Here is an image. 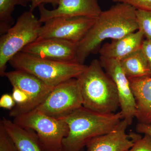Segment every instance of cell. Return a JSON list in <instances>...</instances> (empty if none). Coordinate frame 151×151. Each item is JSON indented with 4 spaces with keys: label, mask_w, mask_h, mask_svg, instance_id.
<instances>
[{
    "label": "cell",
    "mask_w": 151,
    "mask_h": 151,
    "mask_svg": "<svg viewBox=\"0 0 151 151\" xmlns=\"http://www.w3.org/2000/svg\"><path fill=\"white\" fill-rule=\"evenodd\" d=\"M13 122L35 132L44 151H62L63 141L68 132V126L63 119L34 109L14 117Z\"/></svg>",
    "instance_id": "6"
},
{
    "label": "cell",
    "mask_w": 151,
    "mask_h": 151,
    "mask_svg": "<svg viewBox=\"0 0 151 151\" xmlns=\"http://www.w3.org/2000/svg\"><path fill=\"white\" fill-rule=\"evenodd\" d=\"M136 104L138 123L151 124V76L129 78Z\"/></svg>",
    "instance_id": "15"
},
{
    "label": "cell",
    "mask_w": 151,
    "mask_h": 151,
    "mask_svg": "<svg viewBox=\"0 0 151 151\" xmlns=\"http://www.w3.org/2000/svg\"><path fill=\"white\" fill-rule=\"evenodd\" d=\"M9 63L15 69L31 73L52 87L78 78L87 67L76 61L61 62L42 59L23 52L16 55Z\"/></svg>",
    "instance_id": "4"
},
{
    "label": "cell",
    "mask_w": 151,
    "mask_h": 151,
    "mask_svg": "<svg viewBox=\"0 0 151 151\" xmlns=\"http://www.w3.org/2000/svg\"><path fill=\"white\" fill-rule=\"evenodd\" d=\"M113 1L127 4L136 10L151 11V0H113Z\"/></svg>",
    "instance_id": "22"
},
{
    "label": "cell",
    "mask_w": 151,
    "mask_h": 151,
    "mask_svg": "<svg viewBox=\"0 0 151 151\" xmlns=\"http://www.w3.org/2000/svg\"><path fill=\"white\" fill-rule=\"evenodd\" d=\"M127 151H151V137L148 135L136 141L134 145Z\"/></svg>",
    "instance_id": "23"
},
{
    "label": "cell",
    "mask_w": 151,
    "mask_h": 151,
    "mask_svg": "<svg viewBox=\"0 0 151 151\" xmlns=\"http://www.w3.org/2000/svg\"><path fill=\"white\" fill-rule=\"evenodd\" d=\"M138 30L142 33L146 40H151V11L136 10Z\"/></svg>",
    "instance_id": "19"
},
{
    "label": "cell",
    "mask_w": 151,
    "mask_h": 151,
    "mask_svg": "<svg viewBox=\"0 0 151 151\" xmlns=\"http://www.w3.org/2000/svg\"><path fill=\"white\" fill-rule=\"evenodd\" d=\"M99 60L103 69L116 84L122 118L129 126L136 116V104L129 78L122 69L119 60L100 56Z\"/></svg>",
    "instance_id": "10"
},
{
    "label": "cell",
    "mask_w": 151,
    "mask_h": 151,
    "mask_svg": "<svg viewBox=\"0 0 151 151\" xmlns=\"http://www.w3.org/2000/svg\"><path fill=\"white\" fill-rule=\"evenodd\" d=\"M140 31L131 33L119 39L106 42L99 50L100 56L109 59L121 60L125 57L140 49L144 40Z\"/></svg>",
    "instance_id": "14"
},
{
    "label": "cell",
    "mask_w": 151,
    "mask_h": 151,
    "mask_svg": "<svg viewBox=\"0 0 151 151\" xmlns=\"http://www.w3.org/2000/svg\"><path fill=\"white\" fill-rule=\"evenodd\" d=\"M120 62L128 78L151 76L150 67L141 48L122 58Z\"/></svg>",
    "instance_id": "17"
},
{
    "label": "cell",
    "mask_w": 151,
    "mask_h": 151,
    "mask_svg": "<svg viewBox=\"0 0 151 151\" xmlns=\"http://www.w3.org/2000/svg\"><path fill=\"white\" fill-rule=\"evenodd\" d=\"M124 119L110 132L93 138L86 145L87 151H127L142 137L139 134H128L129 127Z\"/></svg>",
    "instance_id": "13"
},
{
    "label": "cell",
    "mask_w": 151,
    "mask_h": 151,
    "mask_svg": "<svg viewBox=\"0 0 151 151\" xmlns=\"http://www.w3.org/2000/svg\"><path fill=\"white\" fill-rule=\"evenodd\" d=\"M141 49L147 60L151 69V40H144Z\"/></svg>",
    "instance_id": "25"
},
{
    "label": "cell",
    "mask_w": 151,
    "mask_h": 151,
    "mask_svg": "<svg viewBox=\"0 0 151 151\" xmlns=\"http://www.w3.org/2000/svg\"><path fill=\"white\" fill-rule=\"evenodd\" d=\"M1 124L12 138L18 151H44L37 135L32 130L24 129L5 118Z\"/></svg>",
    "instance_id": "16"
},
{
    "label": "cell",
    "mask_w": 151,
    "mask_h": 151,
    "mask_svg": "<svg viewBox=\"0 0 151 151\" xmlns=\"http://www.w3.org/2000/svg\"><path fill=\"white\" fill-rule=\"evenodd\" d=\"M42 23L32 11H26L0 37V75L4 77L7 64L25 47L36 40Z\"/></svg>",
    "instance_id": "5"
},
{
    "label": "cell",
    "mask_w": 151,
    "mask_h": 151,
    "mask_svg": "<svg viewBox=\"0 0 151 151\" xmlns=\"http://www.w3.org/2000/svg\"><path fill=\"white\" fill-rule=\"evenodd\" d=\"M5 77L13 87H16L25 92L29 97V101L23 108L11 110L12 117L35 109L45 100L54 87L48 86L34 75L23 70H17L6 72Z\"/></svg>",
    "instance_id": "9"
},
{
    "label": "cell",
    "mask_w": 151,
    "mask_h": 151,
    "mask_svg": "<svg viewBox=\"0 0 151 151\" xmlns=\"http://www.w3.org/2000/svg\"><path fill=\"white\" fill-rule=\"evenodd\" d=\"M83 100L77 78L55 86L35 109L56 119H61L82 107Z\"/></svg>",
    "instance_id": "7"
},
{
    "label": "cell",
    "mask_w": 151,
    "mask_h": 151,
    "mask_svg": "<svg viewBox=\"0 0 151 151\" xmlns=\"http://www.w3.org/2000/svg\"><path fill=\"white\" fill-rule=\"evenodd\" d=\"M96 19L87 17L50 19L42 25L38 38H56L78 43L89 32Z\"/></svg>",
    "instance_id": "8"
},
{
    "label": "cell",
    "mask_w": 151,
    "mask_h": 151,
    "mask_svg": "<svg viewBox=\"0 0 151 151\" xmlns=\"http://www.w3.org/2000/svg\"><path fill=\"white\" fill-rule=\"evenodd\" d=\"M16 103L14 100L12 95L9 94H3L0 98V107L1 108L7 109V110H12Z\"/></svg>",
    "instance_id": "24"
},
{
    "label": "cell",
    "mask_w": 151,
    "mask_h": 151,
    "mask_svg": "<svg viewBox=\"0 0 151 151\" xmlns=\"http://www.w3.org/2000/svg\"><path fill=\"white\" fill-rule=\"evenodd\" d=\"M12 96L16 103L14 110H18L23 108L29 101V97L24 92L16 87H13Z\"/></svg>",
    "instance_id": "21"
},
{
    "label": "cell",
    "mask_w": 151,
    "mask_h": 151,
    "mask_svg": "<svg viewBox=\"0 0 151 151\" xmlns=\"http://www.w3.org/2000/svg\"><path fill=\"white\" fill-rule=\"evenodd\" d=\"M77 78L83 107L103 114L116 113L120 107L117 88L99 60H93Z\"/></svg>",
    "instance_id": "3"
},
{
    "label": "cell",
    "mask_w": 151,
    "mask_h": 151,
    "mask_svg": "<svg viewBox=\"0 0 151 151\" xmlns=\"http://www.w3.org/2000/svg\"><path fill=\"white\" fill-rule=\"evenodd\" d=\"M60 0H32L30 6V10L33 11L42 4H50L54 7H57L59 4Z\"/></svg>",
    "instance_id": "26"
},
{
    "label": "cell",
    "mask_w": 151,
    "mask_h": 151,
    "mask_svg": "<svg viewBox=\"0 0 151 151\" xmlns=\"http://www.w3.org/2000/svg\"><path fill=\"white\" fill-rule=\"evenodd\" d=\"M112 1H113V0H112Z\"/></svg>",
    "instance_id": "28"
},
{
    "label": "cell",
    "mask_w": 151,
    "mask_h": 151,
    "mask_svg": "<svg viewBox=\"0 0 151 151\" xmlns=\"http://www.w3.org/2000/svg\"><path fill=\"white\" fill-rule=\"evenodd\" d=\"M67 123L68 134L62 151H84L93 138L110 132L123 119L121 112L103 114L81 107L61 118Z\"/></svg>",
    "instance_id": "2"
},
{
    "label": "cell",
    "mask_w": 151,
    "mask_h": 151,
    "mask_svg": "<svg viewBox=\"0 0 151 151\" xmlns=\"http://www.w3.org/2000/svg\"><path fill=\"white\" fill-rule=\"evenodd\" d=\"M78 43L56 38H37L21 52L42 59L61 62L76 61Z\"/></svg>",
    "instance_id": "11"
},
{
    "label": "cell",
    "mask_w": 151,
    "mask_h": 151,
    "mask_svg": "<svg viewBox=\"0 0 151 151\" xmlns=\"http://www.w3.org/2000/svg\"><path fill=\"white\" fill-rule=\"evenodd\" d=\"M136 130L137 133L148 135L151 137V124L138 123L136 126Z\"/></svg>",
    "instance_id": "27"
},
{
    "label": "cell",
    "mask_w": 151,
    "mask_h": 151,
    "mask_svg": "<svg viewBox=\"0 0 151 151\" xmlns=\"http://www.w3.org/2000/svg\"><path fill=\"white\" fill-rule=\"evenodd\" d=\"M0 151H18L12 138L0 123Z\"/></svg>",
    "instance_id": "20"
},
{
    "label": "cell",
    "mask_w": 151,
    "mask_h": 151,
    "mask_svg": "<svg viewBox=\"0 0 151 151\" xmlns=\"http://www.w3.org/2000/svg\"><path fill=\"white\" fill-rule=\"evenodd\" d=\"M32 0H0V34L5 33L14 25L12 14L15 7L27 6Z\"/></svg>",
    "instance_id": "18"
},
{
    "label": "cell",
    "mask_w": 151,
    "mask_h": 151,
    "mask_svg": "<svg viewBox=\"0 0 151 151\" xmlns=\"http://www.w3.org/2000/svg\"><path fill=\"white\" fill-rule=\"evenodd\" d=\"M40 21L42 23L57 17H87L97 18L102 12L97 0H60L54 9L48 10L44 4L38 7Z\"/></svg>",
    "instance_id": "12"
},
{
    "label": "cell",
    "mask_w": 151,
    "mask_h": 151,
    "mask_svg": "<svg viewBox=\"0 0 151 151\" xmlns=\"http://www.w3.org/2000/svg\"><path fill=\"white\" fill-rule=\"evenodd\" d=\"M136 12L134 8L121 3L102 11L89 32L78 42L76 61L84 64L89 55L99 52L105 40L119 39L137 31Z\"/></svg>",
    "instance_id": "1"
}]
</instances>
